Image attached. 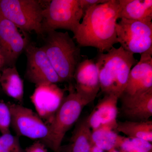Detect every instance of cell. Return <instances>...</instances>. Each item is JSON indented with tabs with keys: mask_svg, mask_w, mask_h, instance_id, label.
Here are the masks:
<instances>
[{
	"mask_svg": "<svg viewBox=\"0 0 152 152\" xmlns=\"http://www.w3.org/2000/svg\"><path fill=\"white\" fill-rule=\"evenodd\" d=\"M152 50L141 55L140 61L131 69L122 95L137 96L152 89Z\"/></svg>",
	"mask_w": 152,
	"mask_h": 152,
	"instance_id": "cell-13",
	"label": "cell"
},
{
	"mask_svg": "<svg viewBox=\"0 0 152 152\" xmlns=\"http://www.w3.org/2000/svg\"><path fill=\"white\" fill-rule=\"evenodd\" d=\"M91 136L93 146L104 151L119 148L123 138L113 130L107 128L92 131Z\"/></svg>",
	"mask_w": 152,
	"mask_h": 152,
	"instance_id": "cell-20",
	"label": "cell"
},
{
	"mask_svg": "<svg viewBox=\"0 0 152 152\" xmlns=\"http://www.w3.org/2000/svg\"><path fill=\"white\" fill-rule=\"evenodd\" d=\"M119 10L118 0H107L88 9L74 34L79 45L94 47L104 53L118 43L116 26Z\"/></svg>",
	"mask_w": 152,
	"mask_h": 152,
	"instance_id": "cell-1",
	"label": "cell"
},
{
	"mask_svg": "<svg viewBox=\"0 0 152 152\" xmlns=\"http://www.w3.org/2000/svg\"><path fill=\"white\" fill-rule=\"evenodd\" d=\"M118 19L152 22V0H118Z\"/></svg>",
	"mask_w": 152,
	"mask_h": 152,
	"instance_id": "cell-16",
	"label": "cell"
},
{
	"mask_svg": "<svg viewBox=\"0 0 152 152\" xmlns=\"http://www.w3.org/2000/svg\"><path fill=\"white\" fill-rule=\"evenodd\" d=\"M24 152H49L45 144L37 141L28 147Z\"/></svg>",
	"mask_w": 152,
	"mask_h": 152,
	"instance_id": "cell-24",
	"label": "cell"
},
{
	"mask_svg": "<svg viewBox=\"0 0 152 152\" xmlns=\"http://www.w3.org/2000/svg\"><path fill=\"white\" fill-rule=\"evenodd\" d=\"M66 152H70L69 151V150L68 149H67L66 151Z\"/></svg>",
	"mask_w": 152,
	"mask_h": 152,
	"instance_id": "cell-27",
	"label": "cell"
},
{
	"mask_svg": "<svg viewBox=\"0 0 152 152\" xmlns=\"http://www.w3.org/2000/svg\"><path fill=\"white\" fill-rule=\"evenodd\" d=\"M88 103L70 86L69 93L65 96L59 108L49 125L48 139L44 143L54 152H60L63 139L66 133L75 124L82 110Z\"/></svg>",
	"mask_w": 152,
	"mask_h": 152,
	"instance_id": "cell-4",
	"label": "cell"
},
{
	"mask_svg": "<svg viewBox=\"0 0 152 152\" xmlns=\"http://www.w3.org/2000/svg\"><path fill=\"white\" fill-rule=\"evenodd\" d=\"M44 9L37 0H0V14L25 32L44 34Z\"/></svg>",
	"mask_w": 152,
	"mask_h": 152,
	"instance_id": "cell-5",
	"label": "cell"
},
{
	"mask_svg": "<svg viewBox=\"0 0 152 152\" xmlns=\"http://www.w3.org/2000/svg\"><path fill=\"white\" fill-rule=\"evenodd\" d=\"M64 90L55 84H47L36 86L31 99L37 113L48 126L64 99Z\"/></svg>",
	"mask_w": 152,
	"mask_h": 152,
	"instance_id": "cell-11",
	"label": "cell"
},
{
	"mask_svg": "<svg viewBox=\"0 0 152 152\" xmlns=\"http://www.w3.org/2000/svg\"><path fill=\"white\" fill-rule=\"evenodd\" d=\"M122 111L129 118L138 121H148L152 115V89L142 94L122 95Z\"/></svg>",
	"mask_w": 152,
	"mask_h": 152,
	"instance_id": "cell-15",
	"label": "cell"
},
{
	"mask_svg": "<svg viewBox=\"0 0 152 152\" xmlns=\"http://www.w3.org/2000/svg\"><path fill=\"white\" fill-rule=\"evenodd\" d=\"M47 33L42 48L62 82H70L80 62V50L67 32L52 31Z\"/></svg>",
	"mask_w": 152,
	"mask_h": 152,
	"instance_id": "cell-3",
	"label": "cell"
},
{
	"mask_svg": "<svg viewBox=\"0 0 152 152\" xmlns=\"http://www.w3.org/2000/svg\"><path fill=\"white\" fill-rule=\"evenodd\" d=\"M119 148L123 152H151L152 146L141 139L123 137Z\"/></svg>",
	"mask_w": 152,
	"mask_h": 152,
	"instance_id": "cell-21",
	"label": "cell"
},
{
	"mask_svg": "<svg viewBox=\"0 0 152 152\" xmlns=\"http://www.w3.org/2000/svg\"><path fill=\"white\" fill-rule=\"evenodd\" d=\"M44 34L58 29L73 34L77 30L84 15L80 0H53L42 13Z\"/></svg>",
	"mask_w": 152,
	"mask_h": 152,
	"instance_id": "cell-6",
	"label": "cell"
},
{
	"mask_svg": "<svg viewBox=\"0 0 152 152\" xmlns=\"http://www.w3.org/2000/svg\"><path fill=\"white\" fill-rule=\"evenodd\" d=\"M11 113V127L17 136L39 140L44 143L49 136L48 126L32 110L21 104L7 103Z\"/></svg>",
	"mask_w": 152,
	"mask_h": 152,
	"instance_id": "cell-8",
	"label": "cell"
},
{
	"mask_svg": "<svg viewBox=\"0 0 152 152\" xmlns=\"http://www.w3.org/2000/svg\"><path fill=\"white\" fill-rule=\"evenodd\" d=\"M0 152H23L19 137L10 133L2 134L0 137Z\"/></svg>",
	"mask_w": 152,
	"mask_h": 152,
	"instance_id": "cell-22",
	"label": "cell"
},
{
	"mask_svg": "<svg viewBox=\"0 0 152 152\" xmlns=\"http://www.w3.org/2000/svg\"><path fill=\"white\" fill-rule=\"evenodd\" d=\"M92 131L87 118L77 123L74 129L70 144L67 149L70 152H91L93 147Z\"/></svg>",
	"mask_w": 152,
	"mask_h": 152,
	"instance_id": "cell-18",
	"label": "cell"
},
{
	"mask_svg": "<svg viewBox=\"0 0 152 152\" xmlns=\"http://www.w3.org/2000/svg\"><path fill=\"white\" fill-rule=\"evenodd\" d=\"M117 40L125 50L142 54L152 50V23L121 19L117 22Z\"/></svg>",
	"mask_w": 152,
	"mask_h": 152,
	"instance_id": "cell-7",
	"label": "cell"
},
{
	"mask_svg": "<svg viewBox=\"0 0 152 152\" xmlns=\"http://www.w3.org/2000/svg\"><path fill=\"white\" fill-rule=\"evenodd\" d=\"M19 28L0 14V54L4 66H15L18 58L29 44Z\"/></svg>",
	"mask_w": 152,
	"mask_h": 152,
	"instance_id": "cell-10",
	"label": "cell"
},
{
	"mask_svg": "<svg viewBox=\"0 0 152 152\" xmlns=\"http://www.w3.org/2000/svg\"><path fill=\"white\" fill-rule=\"evenodd\" d=\"M27 57L25 77L36 86L61 83L42 47L29 44L25 50Z\"/></svg>",
	"mask_w": 152,
	"mask_h": 152,
	"instance_id": "cell-9",
	"label": "cell"
},
{
	"mask_svg": "<svg viewBox=\"0 0 152 152\" xmlns=\"http://www.w3.org/2000/svg\"><path fill=\"white\" fill-rule=\"evenodd\" d=\"M138 62L134 54L121 46L118 48L113 47L107 53H100L95 63L102 91L120 99L126 88L132 67Z\"/></svg>",
	"mask_w": 152,
	"mask_h": 152,
	"instance_id": "cell-2",
	"label": "cell"
},
{
	"mask_svg": "<svg viewBox=\"0 0 152 152\" xmlns=\"http://www.w3.org/2000/svg\"><path fill=\"white\" fill-rule=\"evenodd\" d=\"M4 66V59H3V57L0 54V69Z\"/></svg>",
	"mask_w": 152,
	"mask_h": 152,
	"instance_id": "cell-26",
	"label": "cell"
},
{
	"mask_svg": "<svg viewBox=\"0 0 152 152\" xmlns=\"http://www.w3.org/2000/svg\"><path fill=\"white\" fill-rule=\"evenodd\" d=\"M73 79L76 93L88 104L94 100L100 89L99 71L94 61L87 58L80 61Z\"/></svg>",
	"mask_w": 152,
	"mask_h": 152,
	"instance_id": "cell-12",
	"label": "cell"
},
{
	"mask_svg": "<svg viewBox=\"0 0 152 152\" xmlns=\"http://www.w3.org/2000/svg\"><path fill=\"white\" fill-rule=\"evenodd\" d=\"M116 130L130 138L140 139L151 142L152 121H126L118 122Z\"/></svg>",
	"mask_w": 152,
	"mask_h": 152,
	"instance_id": "cell-19",
	"label": "cell"
},
{
	"mask_svg": "<svg viewBox=\"0 0 152 152\" xmlns=\"http://www.w3.org/2000/svg\"><path fill=\"white\" fill-rule=\"evenodd\" d=\"M118 98L113 94L105 95L87 118L92 131L102 128L116 130Z\"/></svg>",
	"mask_w": 152,
	"mask_h": 152,
	"instance_id": "cell-14",
	"label": "cell"
},
{
	"mask_svg": "<svg viewBox=\"0 0 152 152\" xmlns=\"http://www.w3.org/2000/svg\"><path fill=\"white\" fill-rule=\"evenodd\" d=\"M107 0H80V4L84 12L88 9L96 5L106 2Z\"/></svg>",
	"mask_w": 152,
	"mask_h": 152,
	"instance_id": "cell-25",
	"label": "cell"
},
{
	"mask_svg": "<svg viewBox=\"0 0 152 152\" xmlns=\"http://www.w3.org/2000/svg\"><path fill=\"white\" fill-rule=\"evenodd\" d=\"M0 85L6 94L18 101H23V82L15 66L4 68L0 74Z\"/></svg>",
	"mask_w": 152,
	"mask_h": 152,
	"instance_id": "cell-17",
	"label": "cell"
},
{
	"mask_svg": "<svg viewBox=\"0 0 152 152\" xmlns=\"http://www.w3.org/2000/svg\"><path fill=\"white\" fill-rule=\"evenodd\" d=\"M12 116L7 103L0 99V132L2 134L10 133Z\"/></svg>",
	"mask_w": 152,
	"mask_h": 152,
	"instance_id": "cell-23",
	"label": "cell"
}]
</instances>
